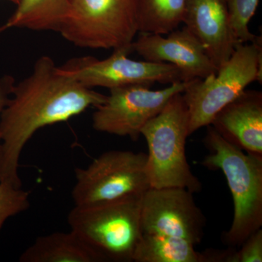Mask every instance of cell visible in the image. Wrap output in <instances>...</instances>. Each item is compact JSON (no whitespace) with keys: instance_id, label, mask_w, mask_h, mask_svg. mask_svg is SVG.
I'll list each match as a JSON object with an SVG mask.
<instances>
[{"instance_id":"obj_1","label":"cell","mask_w":262,"mask_h":262,"mask_svg":"<svg viewBox=\"0 0 262 262\" xmlns=\"http://www.w3.org/2000/svg\"><path fill=\"white\" fill-rule=\"evenodd\" d=\"M106 98L61 74L51 57L38 58L30 75L15 84L0 116V182L21 187L19 163L33 136L96 108Z\"/></svg>"},{"instance_id":"obj_2","label":"cell","mask_w":262,"mask_h":262,"mask_svg":"<svg viewBox=\"0 0 262 262\" xmlns=\"http://www.w3.org/2000/svg\"><path fill=\"white\" fill-rule=\"evenodd\" d=\"M208 127L204 144L209 154L202 165L222 170L227 179L233 198L234 216L222 241L236 248L262 227V156L245 152L225 140L211 125Z\"/></svg>"},{"instance_id":"obj_3","label":"cell","mask_w":262,"mask_h":262,"mask_svg":"<svg viewBox=\"0 0 262 262\" xmlns=\"http://www.w3.org/2000/svg\"><path fill=\"white\" fill-rule=\"evenodd\" d=\"M148 146L146 171L152 188L180 187L193 194L202 184L186 157L189 117L182 93L174 95L141 131Z\"/></svg>"},{"instance_id":"obj_4","label":"cell","mask_w":262,"mask_h":262,"mask_svg":"<svg viewBox=\"0 0 262 262\" xmlns=\"http://www.w3.org/2000/svg\"><path fill=\"white\" fill-rule=\"evenodd\" d=\"M141 198L75 206L67 222L71 230L101 260L130 262L140 239Z\"/></svg>"},{"instance_id":"obj_5","label":"cell","mask_w":262,"mask_h":262,"mask_svg":"<svg viewBox=\"0 0 262 262\" xmlns=\"http://www.w3.org/2000/svg\"><path fill=\"white\" fill-rule=\"evenodd\" d=\"M262 41L237 45L233 54L217 71L203 80H194L182 93L189 117V134L211 125L220 110L262 80Z\"/></svg>"},{"instance_id":"obj_6","label":"cell","mask_w":262,"mask_h":262,"mask_svg":"<svg viewBox=\"0 0 262 262\" xmlns=\"http://www.w3.org/2000/svg\"><path fill=\"white\" fill-rule=\"evenodd\" d=\"M68 17L59 31L77 47L130 48L139 32V0H70Z\"/></svg>"},{"instance_id":"obj_7","label":"cell","mask_w":262,"mask_h":262,"mask_svg":"<svg viewBox=\"0 0 262 262\" xmlns=\"http://www.w3.org/2000/svg\"><path fill=\"white\" fill-rule=\"evenodd\" d=\"M147 154L110 150L86 168H76L72 198L75 206L102 204L140 198L151 187Z\"/></svg>"},{"instance_id":"obj_8","label":"cell","mask_w":262,"mask_h":262,"mask_svg":"<svg viewBox=\"0 0 262 262\" xmlns=\"http://www.w3.org/2000/svg\"><path fill=\"white\" fill-rule=\"evenodd\" d=\"M192 81L175 82L158 91H152L151 85L145 84L110 89V95L96 107L93 127L98 132L137 141L144 125L162 111L174 95L184 93Z\"/></svg>"},{"instance_id":"obj_9","label":"cell","mask_w":262,"mask_h":262,"mask_svg":"<svg viewBox=\"0 0 262 262\" xmlns=\"http://www.w3.org/2000/svg\"><path fill=\"white\" fill-rule=\"evenodd\" d=\"M130 52V48L115 50L111 56L103 60L92 56L72 58L58 69L63 75L89 89L110 90L130 84L151 86L156 82L170 84L183 81L182 72L175 66L135 61L127 56Z\"/></svg>"},{"instance_id":"obj_10","label":"cell","mask_w":262,"mask_h":262,"mask_svg":"<svg viewBox=\"0 0 262 262\" xmlns=\"http://www.w3.org/2000/svg\"><path fill=\"white\" fill-rule=\"evenodd\" d=\"M142 234H161L201 244L206 220L193 193L180 187L152 188L141 198Z\"/></svg>"},{"instance_id":"obj_11","label":"cell","mask_w":262,"mask_h":262,"mask_svg":"<svg viewBox=\"0 0 262 262\" xmlns=\"http://www.w3.org/2000/svg\"><path fill=\"white\" fill-rule=\"evenodd\" d=\"M167 35L141 33L131 45V50L145 61L175 66L182 72L184 82L203 80L217 73L218 70L203 45L187 27L176 29Z\"/></svg>"},{"instance_id":"obj_12","label":"cell","mask_w":262,"mask_h":262,"mask_svg":"<svg viewBox=\"0 0 262 262\" xmlns=\"http://www.w3.org/2000/svg\"><path fill=\"white\" fill-rule=\"evenodd\" d=\"M183 24L203 45L217 70L233 54L237 43L227 0H187Z\"/></svg>"},{"instance_id":"obj_13","label":"cell","mask_w":262,"mask_h":262,"mask_svg":"<svg viewBox=\"0 0 262 262\" xmlns=\"http://www.w3.org/2000/svg\"><path fill=\"white\" fill-rule=\"evenodd\" d=\"M210 125L233 145L262 156L261 92L246 90L220 110Z\"/></svg>"},{"instance_id":"obj_14","label":"cell","mask_w":262,"mask_h":262,"mask_svg":"<svg viewBox=\"0 0 262 262\" xmlns=\"http://www.w3.org/2000/svg\"><path fill=\"white\" fill-rule=\"evenodd\" d=\"M20 262H101L83 241L70 230L39 236L19 257Z\"/></svg>"},{"instance_id":"obj_15","label":"cell","mask_w":262,"mask_h":262,"mask_svg":"<svg viewBox=\"0 0 262 262\" xmlns=\"http://www.w3.org/2000/svg\"><path fill=\"white\" fill-rule=\"evenodd\" d=\"M70 0H20L5 25L8 29L59 32L70 12Z\"/></svg>"},{"instance_id":"obj_16","label":"cell","mask_w":262,"mask_h":262,"mask_svg":"<svg viewBox=\"0 0 262 262\" xmlns=\"http://www.w3.org/2000/svg\"><path fill=\"white\" fill-rule=\"evenodd\" d=\"M195 245L185 239L142 234L133 256L135 262H203Z\"/></svg>"},{"instance_id":"obj_17","label":"cell","mask_w":262,"mask_h":262,"mask_svg":"<svg viewBox=\"0 0 262 262\" xmlns=\"http://www.w3.org/2000/svg\"><path fill=\"white\" fill-rule=\"evenodd\" d=\"M187 0H139V32L166 35L184 22Z\"/></svg>"},{"instance_id":"obj_18","label":"cell","mask_w":262,"mask_h":262,"mask_svg":"<svg viewBox=\"0 0 262 262\" xmlns=\"http://www.w3.org/2000/svg\"><path fill=\"white\" fill-rule=\"evenodd\" d=\"M231 27L237 45L254 42L258 36L250 32L248 24L257 9L259 0H227Z\"/></svg>"},{"instance_id":"obj_19","label":"cell","mask_w":262,"mask_h":262,"mask_svg":"<svg viewBox=\"0 0 262 262\" xmlns=\"http://www.w3.org/2000/svg\"><path fill=\"white\" fill-rule=\"evenodd\" d=\"M30 192L0 182V232L10 217L27 211L30 207Z\"/></svg>"},{"instance_id":"obj_20","label":"cell","mask_w":262,"mask_h":262,"mask_svg":"<svg viewBox=\"0 0 262 262\" xmlns=\"http://www.w3.org/2000/svg\"><path fill=\"white\" fill-rule=\"evenodd\" d=\"M239 247L234 251L232 262H261V228L251 234Z\"/></svg>"},{"instance_id":"obj_21","label":"cell","mask_w":262,"mask_h":262,"mask_svg":"<svg viewBox=\"0 0 262 262\" xmlns=\"http://www.w3.org/2000/svg\"><path fill=\"white\" fill-rule=\"evenodd\" d=\"M6 26L0 27V34L7 30ZM15 84L14 77L10 75H5L0 78V116L7 103L9 101L12 91ZM0 153H1V141H0Z\"/></svg>"},{"instance_id":"obj_22","label":"cell","mask_w":262,"mask_h":262,"mask_svg":"<svg viewBox=\"0 0 262 262\" xmlns=\"http://www.w3.org/2000/svg\"><path fill=\"white\" fill-rule=\"evenodd\" d=\"M8 1L12 2V3H15V5H18L19 3V2L20 1V0H8Z\"/></svg>"}]
</instances>
